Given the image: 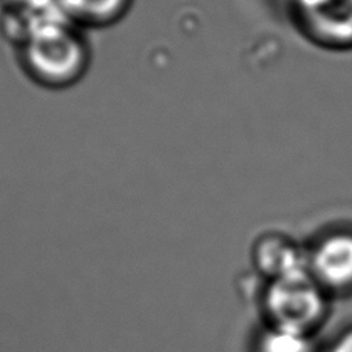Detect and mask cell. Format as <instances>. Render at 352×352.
Segmentation results:
<instances>
[{
	"mask_svg": "<svg viewBox=\"0 0 352 352\" xmlns=\"http://www.w3.org/2000/svg\"><path fill=\"white\" fill-rule=\"evenodd\" d=\"M22 62L31 79L50 88L70 87L84 76L90 50L72 21L48 25L22 43Z\"/></svg>",
	"mask_w": 352,
	"mask_h": 352,
	"instance_id": "obj_1",
	"label": "cell"
},
{
	"mask_svg": "<svg viewBox=\"0 0 352 352\" xmlns=\"http://www.w3.org/2000/svg\"><path fill=\"white\" fill-rule=\"evenodd\" d=\"M309 272L324 289H349L352 286V235H332L320 243L309 258Z\"/></svg>",
	"mask_w": 352,
	"mask_h": 352,
	"instance_id": "obj_3",
	"label": "cell"
},
{
	"mask_svg": "<svg viewBox=\"0 0 352 352\" xmlns=\"http://www.w3.org/2000/svg\"><path fill=\"white\" fill-rule=\"evenodd\" d=\"M258 352H312L311 334L270 324L256 344Z\"/></svg>",
	"mask_w": 352,
	"mask_h": 352,
	"instance_id": "obj_6",
	"label": "cell"
},
{
	"mask_svg": "<svg viewBox=\"0 0 352 352\" xmlns=\"http://www.w3.org/2000/svg\"><path fill=\"white\" fill-rule=\"evenodd\" d=\"M329 352H352V329L338 337L336 343L331 346Z\"/></svg>",
	"mask_w": 352,
	"mask_h": 352,
	"instance_id": "obj_7",
	"label": "cell"
},
{
	"mask_svg": "<svg viewBox=\"0 0 352 352\" xmlns=\"http://www.w3.org/2000/svg\"><path fill=\"white\" fill-rule=\"evenodd\" d=\"M62 5L72 21L104 27L124 17L131 0H62Z\"/></svg>",
	"mask_w": 352,
	"mask_h": 352,
	"instance_id": "obj_5",
	"label": "cell"
},
{
	"mask_svg": "<svg viewBox=\"0 0 352 352\" xmlns=\"http://www.w3.org/2000/svg\"><path fill=\"white\" fill-rule=\"evenodd\" d=\"M264 307L274 326L312 334L328 311L326 289L309 270L281 276L270 281Z\"/></svg>",
	"mask_w": 352,
	"mask_h": 352,
	"instance_id": "obj_2",
	"label": "cell"
},
{
	"mask_svg": "<svg viewBox=\"0 0 352 352\" xmlns=\"http://www.w3.org/2000/svg\"><path fill=\"white\" fill-rule=\"evenodd\" d=\"M47 2H52V0H5V3L10 5V8H30V6H37Z\"/></svg>",
	"mask_w": 352,
	"mask_h": 352,
	"instance_id": "obj_8",
	"label": "cell"
},
{
	"mask_svg": "<svg viewBox=\"0 0 352 352\" xmlns=\"http://www.w3.org/2000/svg\"><path fill=\"white\" fill-rule=\"evenodd\" d=\"M255 263L272 280L309 270V258L285 238L266 236L255 249Z\"/></svg>",
	"mask_w": 352,
	"mask_h": 352,
	"instance_id": "obj_4",
	"label": "cell"
}]
</instances>
